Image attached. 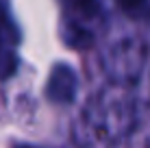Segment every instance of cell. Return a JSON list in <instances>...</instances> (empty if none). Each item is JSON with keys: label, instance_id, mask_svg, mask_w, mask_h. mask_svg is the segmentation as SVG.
Returning a JSON list of instances; mask_svg holds the SVG:
<instances>
[{"label": "cell", "instance_id": "1", "mask_svg": "<svg viewBox=\"0 0 150 148\" xmlns=\"http://www.w3.org/2000/svg\"><path fill=\"white\" fill-rule=\"evenodd\" d=\"M74 91H76L74 72L65 65H57L48 83V96L57 103H70V100H74Z\"/></svg>", "mask_w": 150, "mask_h": 148}, {"label": "cell", "instance_id": "2", "mask_svg": "<svg viewBox=\"0 0 150 148\" xmlns=\"http://www.w3.org/2000/svg\"><path fill=\"white\" fill-rule=\"evenodd\" d=\"M18 39V33L13 30L11 22H9L7 13H4L2 4H0V46H2L4 42H15Z\"/></svg>", "mask_w": 150, "mask_h": 148}, {"label": "cell", "instance_id": "3", "mask_svg": "<svg viewBox=\"0 0 150 148\" xmlns=\"http://www.w3.org/2000/svg\"><path fill=\"white\" fill-rule=\"evenodd\" d=\"M13 70H15V57L11 52L0 48V76L4 79V76L13 74Z\"/></svg>", "mask_w": 150, "mask_h": 148}, {"label": "cell", "instance_id": "4", "mask_svg": "<svg viewBox=\"0 0 150 148\" xmlns=\"http://www.w3.org/2000/svg\"><path fill=\"white\" fill-rule=\"evenodd\" d=\"M68 7L76 9V11H83V13H91L96 9V0H63Z\"/></svg>", "mask_w": 150, "mask_h": 148}, {"label": "cell", "instance_id": "5", "mask_svg": "<svg viewBox=\"0 0 150 148\" xmlns=\"http://www.w3.org/2000/svg\"><path fill=\"white\" fill-rule=\"evenodd\" d=\"M117 2H120V7H122V9H126V11H133V9L142 7L144 0H117Z\"/></svg>", "mask_w": 150, "mask_h": 148}]
</instances>
